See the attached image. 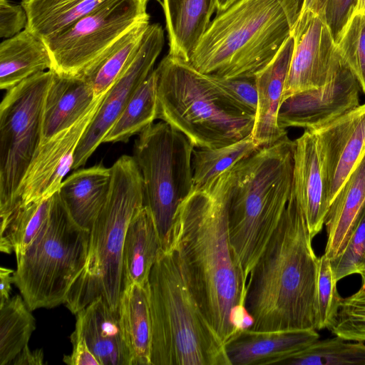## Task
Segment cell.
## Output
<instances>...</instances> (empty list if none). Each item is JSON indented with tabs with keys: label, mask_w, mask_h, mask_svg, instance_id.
<instances>
[{
	"label": "cell",
	"mask_w": 365,
	"mask_h": 365,
	"mask_svg": "<svg viewBox=\"0 0 365 365\" xmlns=\"http://www.w3.org/2000/svg\"><path fill=\"white\" fill-rule=\"evenodd\" d=\"M195 147L181 132L161 121L138 134L133 158L140 169L144 205L150 210L162 249L170 245L178 207L192 191Z\"/></svg>",
	"instance_id": "obj_9"
},
{
	"label": "cell",
	"mask_w": 365,
	"mask_h": 365,
	"mask_svg": "<svg viewBox=\"0 0 365 365\" xmlns=\"http://www.w3.org/2000/svg\"><path fill=\"white\" fill-rule=\"evenodd\" d=\"M161 249L155 222L144 205L133 216L125 234L123 248V289L130 284L146 287Z\"/></svg>",
	"instance_id": "obj_25"
},
{
	"label": "cell",
	"mask_w": 365,
	"mask_h": 365,
	"mask_svg": "<svg viewBox=\"0 0 365 365\" xmlns=\"http://www.w3.org/2000/svg\"><path fill=\"white\" fill-rule=\"evenodd\" d=\"M294 150V141L287 134L234 166L227 203L229 235L247 280L290 198Z\"/></svg>",
	"instance_id": "obj_5"
},
{
	"label": "cell",
	"mask_w": 365,
	"mask_h": 365,
	"mask_svg": "<svg viewBox=\"0 0 365 365\" xmlns=\"http://www.w3.org/2000/svg\"><path fill=\"white\" fill-rule=\"evenodd\" d=\"M110 168L102 164L79 169L62 182L59 195L72 219L90 231L106 200Z\"/></svg>",
	"instance_id": "obj_22"
},
{
	"label": "cell",
	"mask_w": 365,
	"mask_h": 365,
	"mask_svg": "<svg viewBox=\"0 0 365 365\" xmlns=\"http://www.w3.org/2000/svg\"><path fill=\"white\" fill-rule=\"evenodd\" d=\"M51 68V57L43 39L26 29L0 44L1 90Z\"/></svg>",
	"instance_id": "obj_26"
},
{
	"label": "cell",
	"mask_w": 365,
	"mask_h": 365,
	"mask_svg": "<svg viewBox=\"0 0 365 365\" xmlns=\"http://www.w3.org/2000/svg\"><path fill=\"white\" fill-rule=\"evenodd\" d=\"M323 0H302L300 10H310L315 12H321Z\"/></svg>",
	"instance_id": "obj_46"
},
{
	"label": "cell",
	"mask_w": 365,
	"mask_h": 365,
	"mask_svg": "<svg viewBox=\"0 0 365 365\" xmlns=\"http://www.w3.org/2000/svg\"><path fill=\"white\" fill-rule=\"evenodd\" d=\"M339 336L317 340L283 359L280 365H365L364 341L349 342Z\"/></svg>",
	"instance_id": "obj_34"
},
{
	"label": "cell",
	"mask_w": 365,
	"mask_h": 365,
	"mask_svg": "<svg viewBox=\"0 0 365 365\" xmlns=\"http://www.w3.org/2000/svg\"><path fill=\"white\" fill-rule=\"evenodd\" d=\"M329 205L365 155V103L314 129Z\"/></svg>",
	"instance_id": "obj_16"
},
{
	"label": "cell",
	"mask_w": 365,
	"mask_h": 365,
	"mask_svg": "<svg viewBox=\"0 0 365 365\" xmlns=\"http://www.w3.org/2000/svg\"><path fill=\"white\" fill-rule=\"evenodd\" d=\"M106 93L98 97L73 125L41 142L17 190L13 211L48 198L59 190L65 175L73 168L78 143Z\"/></svg>",
	"instance_id": "obj_14"
},
{
	"label": "cell",
	"mask_w": 365,
	"mask_h": 365,
	"mask_svg": "<svg viewBox=\"0 0 365 365\" xmlns=\"http://www.w3.org/2000/svg\"><path fill=\"white\" fill-rule=\"evenodd\" d=\"M150 25V18L136 23L120 36L84 71L81 78L88 81L95 98L106 93L135 54Z\"/></svg>",
	"instance_id": "obj_28"
},
{
	"label": "cell",
	"mask_w": 365,
	"mask_h": 365,
	"mask_svg": "<svg viewBox=\"0 0 365 365\" xmlns=\"http://www.w3.org/2000/svg\"><path fill=\"white\" fill-rule=\"evenodd\" d=\"M259 145L252 135L229 145L193 150V189L204 187L238 162L256 151Z\"/></svg>",
	"instance_id": "obj_33"
},
{
	"label": "cell",
	"mask_w": 365,
	"mask_h": 365,
	"mask_svg": "<svg viewBox=\"0 0 365 365\" xmlns=\"http://www.w3.org/2000/svg\"><path fill=\"white\" fill-rule=\"evenodd\" d=\"M108 194L90 230L85 265L65 304L76 314L102 297L118 314L123 290V248L128 224L144 206L142 175L133 156L123 155L110 167Z\"/></svg>",
	"instance_id": "obj_6"
},
{
	"label": "cell",
	"mask_w": 365,
	"mask_h": 365,
	"mask_svg": "<svg viewBox=\"0 0 365 365\" xmlns=\"http://www.w3.org/2000/svg\"><path fill=\"white\" fill-rule=\"evenodd\" d=\"M234 166L204 187L193 189L182 202L169 245L178 251L190 289L224 344L235 334L230 314L235 306L245 303L247 285L228 229Z\"/></svg>",
	"instance_id": "obj_1"
},
{
	"label": "cell",
	"mask_w": 365,
	"mask_h": 365,
	"mask_svg": "<svg viewBox=\"0 0 365 365\" xmlns=\"http://www.w3.org/2000/svg\"><path fill=\"white\" fill-rule=\"evenodd\" d=\"M145 1H148L149 0H145ZM158 1H160V0H158Z\"/></svg>",
	"instance_id": "obj_50"
},
{
	"label": "cell",
	"mask_w": 365,
	"mask_h": 365,
	"mask_svg": "<svg viewBox=\"0 0 365 365\" xmlns=\"http://www.w3.org/2000/svg\"><path fill=\"white\" fill-rule=\"evenodd\" d=\"M145 0H110L68 27L43 39L58 74L81 77L115 41L150 18Z\"/></svg>",
	"instance_id": "obj_11"
},
{
	"label": "cell",
	"mask_w": 365,
	"mask_h": 365,
	"mask_svg": "<svg viewBox=\"0 0 365 365\" xmlns=\"http://www.w3.org/2000/svg\"><path fill=\"white\" fill-rule=\"evenodd\" d=\"M7 1V0H0V1Z\"/></svg>",
	"instance_id": "obj_48"
},
{
	"label": "cell",
	"mask_w": 365,
	"mask_h": 365,
	"mask_svg": "<svg viewBox=\"0 0 365 365\" xmlns=\"http://www.w3.org/2000/svg\"><path fill=\"white\" fill-rule=\"evenodd\" d=\"M359 84L343 63L327 84L294 93L282 101L278 125L285 130H312L323 125L360 105Z\"/></svg>",
	"instance_id": "obj_15"
},
{
	"label": "cell",
	"mask_w": 365,
	"mask_h": 365,
	"mask_svg": "<svg viewBox=\"0 0 365 365\" xmlns=\"http://www.w3.org/2000/svg\"><path fill=\"white\" fill-rule=\"evenodd\" d=\"M346 340L365 341V284L354 294L341 298L335 323L329 329Z\"/></svg>",
	"instance_id": "obj_38"
},
{
	"label": "cell",
	"mask_w": 365,
	"mask_h": 365,
	"mask_svg": "<svg viewBox=\"0 0 365 365\" xmlns=\"http://www.w3.org/2000/svg\"><path fill=\"white\" fill-rule=\"evenodd\" d=\"M169 55L189 61L216 11L215 0H161Z\"/></svg>",
	"instance_id": "obj_23"
},
{
	"label": "cell",
	"mask_w": 365,
	"mask_h": 365,
	"mask_svg": "<svg viewBox=\"0 0 365 365\" xmlns=\"http://www.w3.org/2000/svg\"><path fill=\"white\" fill-rule=\"evenodd\" d=\"M151 365H231L225 344L204 316L178 251L161 249L146 285Z\"/></svg>",
	"instance_id": "obj_4"
},
{
	"label": "cell",
	"mask_w": 365,
	"mask_h": 365,
	"mask_svg": "<svg viewBox=\"0 0 365 365\" xmlns=\"http://www.w3.org/2000/svg\"><path fill=\"white\" fill-rule=\"evenodd\" d=\"M312 240L292 190L278 225L248 275L244 304L255 319L251 330L316 329L319 258Z\"/></svg>",
	"instance_id": "obj_2"
},
{
	"label": "cell",
	"mask_w": 365,
	"mask_h": 365,
	"mask_svg": "<svg viewBox=\"0 0 365 365\" xmlns=\"http://www.w3.org/2000/svg\"><path fill=\"white\" fill-rule=\"evenodd\" d=\"M53 195L43 200L19 207L6 219L1 220V252H14L16 261L21 257L45 225L50 214Z\"/></svg>",
	"instance_id": "obj_31"
},
{
	"label": "cell",
	"mask_w": 365,
	"mask_h": 365,
	"mask_svg": "<svg viewBox=\"0 0 365 365\" xmlns=\"http://www.w3.org/2000/svg\"><path fill=\"white\" fill-rule=\"evenodd\" d=\"M118 316L131 365H151L152 327L146 287L130 284L124 287Z\"/></svg>",
	"instance_id": "obj_27"
},
{
	"label": "cell",
	"mask_w": 365,
	"mask_h": 365,
	"mask_svg": "<svg viewBox=\"0 0 365 365\" xmlns=\"http://www.w3.org/2000/svg\"><path fill=\"white\" fill-rule=\"evenodd\" d=\"M316 329L261 331L245 330L225 343L231 365L279 364L285 358L319 339Z\"/></svg>",
	"instance_id": "obj_18"
},
{
	"label": "cell",
	"mask_w": 365,
	"mask_h": 365,
	"mask_svg": "<svg viewBox=\"0 0 365 365\" xmlns=\"http://www.w3.org/2000/svg\"><path fill=\"white\" fill-rule=\"evenodd\" d=\"M300 7V0L235 1L210 21L190 63L205 75L255 77L291 35Z\"/></svg>",
	"instance_id": "obj_3"
},
{
	"label": "cell",
	"mask_w": 365,
	"mask_h": 365,
	"mask_svg": "<svg viewBox=\"0 0 365 365\" xmlns=\"http://www.w3.org/2000/svg\"><path fill=\"white\" fill-rule=\"evenodd\" d=\"M292 192L304 210L313 239L324 225L329 202L317 140L309 130L294 140Z\"/></svg>",
	"instance_id": "obj_17"
},
{
	"label": "cell",
	"mask_w": 365,
	"mask_h": 365,
	"mask_svg": "<svg viewBox=\"0 0 365 365\" xmlns=\"http://www.w3.org/2000/svg\"><path fill=\"white\" fill-rule=\"evenodd\" d=\"M164 31L158 24L146 29L135 54L107 91L100 108L82 136L72 169L83 166L117 120L135 91L153 70L164 45Z\"/></svg>",
	"instance_id": "obj_12"
},
{
	"label": "cell",
	"mask_w": 365,
	"mask_h": 365,
	"mask_svg": "<svg viewBox=\"0 0 365 365\" xmlns=\"http://www.w3.org/2000/svg\"><path fill=\"white\" fill-rule=\"evenodd\" d=\"M300 2H301V4H302V0H300Z\"/></svg>",
	"instance_id": "obj_49"
},
{
	"label": "cell",
	"mask_w": 365,
	"mask_h": 365,
	"mask_svg": "<svg viewBox=\"0 0 365 365\" xmlns=\"http://www.w3.org/2000/svg\"><path fill=\"white\" fill-rule=\"evenodd\" d=\"M155 71L157 118L183 133L195 148L226 146L252 135L255 118L235 108L189 61L168 54Z\"/></svg>",
	"instance_id": "obj_7"
},
{
	"label": "cell",
	"mask_w": 365,
	"mask_h": 365,
	"mask_svg": "<svg viewBox=\"0 0 365 365\" xmlns=\"http://www.w3.org/2000/svg\"><path fill=\"white\" fill-rule=\"evenodd\" d=\"M294 39L290 35L272 61L255 75L257 109L252 136L259 147L277 141L286 130L278 125V113L290 66Z\"/></svg>",
	"instance_id": "obj_19"
},
{
	"label": "cell",
	"mask_w": 365,
	"mask_h": 365,
	"mask_svg": "<svg viewBox=\"0 0 365 365\" xmlns=\"http://www.w3.org/2000/svg\"><path fill=\"white\" fill-rule=\"evenodd\" d=\"M76 326L100 365H131L118 314L99 297L76 314Z\"/></svg>",
	"instance_id": "obj_20"
},
{
	"label": "cell",
	"mask_w": 365,
	"mask_h": 365,
	"mask_svg": "<svg viewBox=\"0 0 365 365\" xmlns=\"http://www.w3.org/2000/svg\"><path fill=\"white\" fill-rule=\"evenodd\" d=\"M96 98L86 79L53 71L44 102L41 142L73 125Z\"/></svg>",
	"instance_id": "obj_21"
},
{
	"label": "cell",
	"mask_w": 365,
	"mask_h": 365,
	"mask_svg": "<svg viewBox=\"0 0 365 365\" xmlns=\"http://www.w3.org/2000/svg\"><path fill=\"white\" fill-rule=\"evenodd\" d=\"M157 113V73L153 69L135 91L103 143L128 142L152 125Z\"/></svg>",
	"instance_id": "obj_30"
},
{
	"label": "cell",
	"mask_w": 365,
	"mask_h": 365,
	"mask_svg": "<svg viewBox=\"0 0 365 365\" xmlns=\"http://www.w3.org/2000/svg\"><path fill=\"white\" fill-rule=\"evenodd\" d=\"M365 205V155L341 187L326 216L327 241L324 255H339L351 235Z\"/></svg>",
	"instance_id": "obj_24"
},
{
	"label": "cell",
	"mask_w": 365,
	"mask_h": 365,
	"mask_svg": "<svg viewBox=\"0 0 365 365\" xmlns=\"http://www.w3.org/2000/svg\"><path fill=\"white\" fill-rule=\"evenodd\" d=\"M70 339L73 346L72 352L71 355L63 356L64 363L69 365H100L78 327L75 326Z\"/></svg>",
	"instance_id": "obj_42"
},
{
	"label": "cell",
	"mask_w": 365,
	"mask_h": 365,
	"mask_svg": "<svg viewBox=\"0 0 365 365\" xmlns=\"http://www.w3.org/2000/svg\"><path fill=\"white\" fill-rule=\"evenodd\" d=\"M209 76L221 94L242 113L253 116L257 109V90L255 76L225 78Z\"/></svg>",
	"instance_id": "obj_39"
},
{
	"label": "cell",
	"mask_w": 365,
	"mask_h": 365,
	"mask_svg": "<svg viewBox=\"0 0 365 365\" xmlns=\"http://www.w3.org/2000/svg\"><path fill=\"white\" fill-rule=\"evenodd\" d=\"M14 270L6 267L0 268V304L10 299L11 284H14Z\"/></svg>",
	"instance_id": "obj_45"
},
{
	"label": "cell",
	"mask_w": 365,
	"mask_h": 365,
	"mask_svg": "<svg viewBox=\"0 0 365 365\" xmlns=\"http://www.w3.org/2000/svg\"><path fill=\"white\" fill-rule=\"evenodd\" d=\"M343 63L365 93V14L354 11L336 41Z\"/></svg>",
	"instance_id": "obj_35"
},
{
	"label": "cell",
	"mask_w": 365,
	"mask_h": 365,
	"mask_svg": "<svg viewBox=\"0 0 365 365\" xmlns=\"http://www.w3.org/2000/svg\"><path fill=\"white\" fill-rule=\"evenodd\" d=\"M43 364V350L31 351L28 345L16 356L10 365H41Z\"/></svg>",
	"instance_id": "obj_44"
},
{
	"label": "cell",
	"mask_w": 365,
	"mask_h": 365,
	"mask_svg": "<svg viewBox=\"0 0 365 365\" xmlns=\"http://www.w3.org/2000/svg\"><path fill=\"white\" fill-rule=\"evenodd\" d=\"M89 238L90 231L72 219L56 192L45 225L16 261L13 275L31 311L65 303L85 265Z\"/></svg>",
	"instance_id": "obj_8"
},
{
	"label": "cell",
	"mask_w": 365,
	"mask_h": 365,
	"mask_svg": "<svg viewBox=\"0 0 365 365\" xmlns=\"http://www.w3.org/2000/svg\"><path fill=\"white\" fill-rule=\"evenodd\" d=\"M291 36L294 47L282 101L327 84L343 64L322 12L299 11Z\"/></svg>",
	"instance_id": "obj_13"
},
{
	"label": "cell",
	"mask_w": 365,
	"mask_h": 365,
	"mask_svg": "<svg viewBox=\"0 0 365 365\" xmlns=\"http://www.w3.org/2000/svg\"><path fill=\"white\" fill-rule=\"evenodd\" d=\"M336 284L331 259L323 255L318 265L316 329H330L335 323L341 298Z\"/></svg>",
	"instance_id": "obj_36"
},
{
	"label": "cell",
	"mask_w": 365,
	"mask_h": 365,
	"mask_svg": "<svg viewBox=\"0 0 365 365\" xmlns=\"http://www.w3.org/2000/svg\"><path fill=\"white\" fill-rule=\"evenodd\" d=\"M330 259L336 282L357 274L361 275L362 284H365V205L344 250Z\"/></svg>",
	"instance_id": "obj_37"
},
{
	"label": "cell",
	"mask_w": 365,
	"mask_h": 365,
	"mask_svg": "<svg viewBox=\"0 0 365 365\" xmlns=\"http://www.w3.org/2000/svg\"><path fill=\"white\" fill-rule=\"evenodd\" d=\"M21 295L0 304V365H10L29 345L36 321Z\"/></svg>",
	"instance_id": "obj_32"
},
{
	"label": "cell",
	"mask_w": 365,
	"mask_h": 365,
	"mask_svg": "<svg viewBox=\"0 0 365 365\" xmlns=\"http://www.w3.org/2000/svg\"><path fill=\"white\" fill-rule=\"evenodd\" d=\"M110 0H22L26 29L44 38L68 27Z\"/></svg>",
	"instance_id": "obj_29"
},
{
	"label": "cell",
	"mask_w": 365,
	"mask_h": 365,
	"mask_svg": "<svg viewBox=\"0 0 365 365\" xmlns=\"http://www.w3.org/2000/svg\"><path fill=\"white\" fill-rule=\"evenodd\" d=\"M357 4L358 0H323L321 12L335 43Z\"/></svg>",
	"instance_id": "obj_40"
},
{
	"label": "cell",
	"mask_w": 365,
	"mask_h": 365,
	"mask_svg": "<svg viewBox=\"0 0 365 365\" xmlns=\"http://www.w3.org/2000/svg\"><path fill=\"white\" fill-rule=\"evenodd\" d=\"M53 71L6 91L0 104V217L13 211L17 190L43 138V113Z\"/></svg>",
	"instance_id": "obj_10"
},
{
	"label": "cell",
	"mask_w": 365,
	"mask_h": 365,
	"mask_svg": "<svg viewBox=\"0 0 365 365\" xmlns=\"http://www.w3.org/2000/svg\"><path fill=\"white\" fill-rule=\"evenodd\" d=\"M356 11L365 14V0H358Z\"/></svg>",
	"instance_id": "obj_47"
},
{
	"label": "cell",
	"mask_w": 365,
	"mask_h": 365,
	"mask_svg": "<svg viewBox=\"0 0 365 365\" xmlns=\"http://www.w3.org/2000/svg\"><path fill=\"white\" fill-rule=\"evenodd\" d=\"M230 323L235 331V334L252 328L255 319L249 312L244 304L235 306L230 314Z\"/></svg>",
	"instance_id": "obj_43"
},
{
	"label": "cell",
	"mask_w": 365,
	"mask_h": 365,
	"mask_svg": "<svg viewBox=\"0 0 365 365\" xmlns=\"http://www.w3.org/2000/svg\"><path fill=\"white\" fill-rule=\"evenodd\" d=\"M27 16L23 6L0 1V37L9 38L26 28Z\"/></svg>",
	"instance_id": "obj_41"
}]
</instances>
